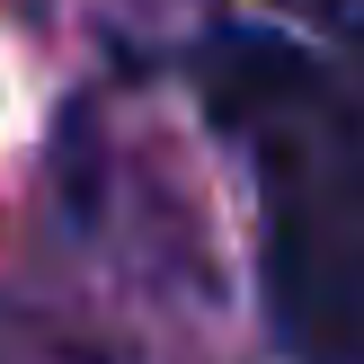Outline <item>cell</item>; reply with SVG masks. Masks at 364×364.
<instances>
[{
  "mask_svg": "<svg viewBox=\"0 0 364 364\" xmlns=\"http://www.w3.org/2000/svg\"><path fill=\"white\" fill-rule=\"evenodd\" d=\"M213 116L258 169V294L294 364H364V116L267 27L213 36Z\"/></svg>",
  "mask_w": 364,
  "mask_h": 364,
  "instance_id": "1",
  "label": "cell"
}]
</instances>
